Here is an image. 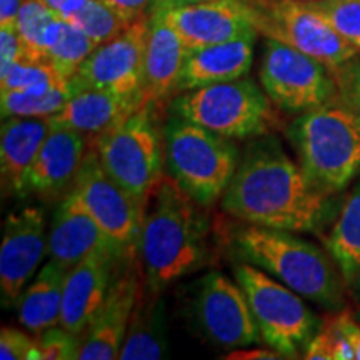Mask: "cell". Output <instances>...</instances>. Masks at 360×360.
<instances>
[{
  "mask_svg": "<svg viewBox=\"0 0 360 360\" xmlns=\"http://www.w3.org/2000/svg\"><path fill=\"white\" fill-rule=\"evenodd\" d=\"M326 197L277 143L262 142L238 162L222 207L245 224L310 232L322 224Z\"/></svg>",
  "mask_w": 360,
  "mask_h": 360,
  "instance_id": "6da1fadb",
  "label": "cell"
},
{
  "mask_svg": "<svg viewBox=\"0 0 360 360\" xmlns=\"http://www.w3.org/2000/svg\"><path fill=\"white\" fill-rule=\"evenodd\" d=\"M200 205L165 175L148 197L139 238V257L150 290H164L205 264L209 224Z\"/></svg>",
  "mask_w": 360,
  "mask_h": 360,
  "instance_id": "7a4b0ae2",
  "label": "cell"
},
{
  "mask_svg": "<svg viewBox=\"0 0 360 360\" xmlns=\"http://www.w3.org/2000/svg\"><path fill=\"white\" fill-rule=\"evenodd\" d=\"M236 250L304 299L327 309L342 305L340 269L322 249L289 231L247 224L236 232Z\"/></svg>",
  "mask_w": 360,
  "mask_h": 360,
  "instance_id": "3957f363",
  "label": "cell"
},
{
  "mask_svg": "<svg viewBox=\"0 0 360 360\" xmlns=\"http://www.w3.org/2000/svg\"><path fill=\"white\" fill-rule=\"evenodd\" d=\"M290 139L300 167L323 195L342 191L360 174V125L340 102L305 112L292 124Z\"/></svg>",
  "mask_w": 360,
  "mask_h": 360,
  "instance_id": "277c9868",
  "label": "cell"
},
{
  "mask_svg": "<svg viewBox=\"0 0 360 360\" xmlns=\"http://www.w3.org/2000/svg\"><path fill=\"white\" fill-rule=\"evenodd\" d=\"M164 152L170 177L204 207L224 195L238 167L237 148L227 137L177 114L165 125Z\"/></svg>",
  "mask_w": 360,
  "mask_h": 360,
  "instance_id": "5b68a950",
  "label": "cell"
},
{
  "mask_svg": "<svg viewBox=\"0 0 360 360\" xmlns=\"http://www.w3.org/2000/svg\"><path fill=\"white\" fill-rule=\"evenodd\" d=\"M154 105L143 103L110 132L89 143L97 150L107 174L143 207L164 177V135L157 125Z\"/></svg>",
  "mask_w": 360,
  "mask_h": 360,
  "instance_id": "8992f818",
  "label": "cell"
},
{
  "mask_svg": "<svg viewBox=\"0 0 360 360\" xmlns=\"http://www.w3.org/2000/svg\"><path fill=\"white\" fill-rule=\"evenodd\" d=\"M236 278L245 292L265 344L283 359L300 357L321 330V321L305 305L302 295L249 262L237 265Z\"/></svg>",
  "mask_w": 360,
  "mask_h": 360,
  "instance_id": "52a82bcc",
  "label": "cell"
},
{
  "mask_svg": "<svg viewBox=\"0 0 360 360\" xmlns=\"http://www.w3.org/2000/svg\"><path fill=\"white\" fill-rule=\"evenodd\" d=\"M265 90L252 79H237L186 90L175 97L174 114L227 139L265 135L274 115Z\"/></svg>",
  "mask_w": 360,
  "mask_h": 360,
  "instance_id": "ba28073f",
  "label": "cell"
},
{
  "mask_svg": "<svg viewBox=\"0 0 360 360\" xmlns=\"http://www.w3.org/2000/svg\"><path fill=\"white\" fill-rule=\"evenodd\" d=\"M259 34L290 45L335 70L359 51L304 0H250Z\"/></svg>",
  "mask_w": 360,
  "mask_h": 360,
  "instance_id": "9c48e42d",
  "label": "cell"
},
{
  "mask_svg": "<svg viewBox=\"0 0 360 360\" xmlns=\"http://www.w3.org/2000/svg\"><path fill=\"white\" fill-rule=\"evenodd\" d=\"M260 82L270 101L287 112H307L337 97L334 72L317 58L274 39L264 44Z\"/></svg>",
  "mask_w": 360,
  "mask_h": 360,
  "instance_id": "30bf717a",
  "label": "cell"
},
{
  "mask_svg": "<svg viewBox=\"0 0 360 360\" xmlns=\"http://www.w3.org/2000/svg\"><path fill=\"white\" fill-rule=\"evenodd\" d=\"M70 191L125 255L139 254L146 207L107 174L92 146H87Z\"/></svg>",
  "mask_w": 360,
  "mask_h": 360,
  "instance_id": "8fae6325",
  "label": "cell"
},
{
  "mask_svg": "<svg viewBox=\"0 0 360 360\" xmlns=\"http://www.w3.org/2000/svg\"><path fill=\"white\" fill-rule=\"evenodd\" d=\"M193 317L202 335L222 349L249 347L262 337L244 289L219 272L197 283Z\"/></svg>",
  "mask_w": 360,
  "mask_h": 360,
  "instance_id": "7c38bea8",
  "label": "cell"
},
{
  "mask_svg": "<svg viewBox=\"0 0 360 360\" xmlns=\"http://www.w3.org/2000/svg\"><path fill=\"white\" fill-rule=\"evenodd\" d=\"M148 15L130 22L120 34L97 45L69 82L75 92L85 89L141 96Z\"/></svg>",
  "mask_w": 360,
  "mask_h": 360,
  "instance_id": "4fadbf2b",
  "label": "cell"
},
{
  "mask_svg": "<svg viewBox=\"0 0 360 360\" xmlns=\"http://www.w3.org/2000/svg\"><path fill=\"white\" fill-rule=\"evenodd\" d=\"M152 13L167 22L191 51L259 34L250 0H202Z\"/></svg>",
  "mask_w": 360,
  "mask_h": 360,
  "instance_id": "5bb4252c",
  "label": "cell"
},
{
  "mask_svg": "<svg viewBox=\"0 0 360 360\" xmlns=\"http://www.w3.org/2000/svg\"><path fill=\"white\" fill-rule=\"evenodd\" d=\"M49 252L44 212L35 207L17 209L4 222L0 245V295L2 307L17 305L27 282Z\"/></svg>",
  "mask_w": 360,
  "mask_h": 360,
  "instance_id": "9a60e30c",
  "label": "cell"
},
{
  "mask_svg": "<svg viewBox=\"0 0 360 360\" xmlns=\"http://www.w3.org/2000/svg\"><path fill=\"white\" fill-rule=\"evenodd\" d=\"M135 255L124 257V265L117 270L109 294L82 335V360L119 359L134 309L142 295Z\"/></svg>",
  "mask_w": 360,
  "mask_h": 360,
  "instance_id": "2e32d148",
  "label": "cell"
},
{
  "mask_svg": "<svg viewBox=\"0 0 360 360\" xmlns=\"http://www.w3.org/2000/svg\"><path fill=\"white\" fill-rule=\"evenodd\" d=\"M122 257L117 250H98L69 269L62 295V327L84 335L109 294L115 264Z\"/></svg>",
  "mask_w": 360,
  "mask_h": 360,
  "instance_id": "e0dca14e",
  "label": "cell"
},
{
  "mask_svg": "<svg viewBox=\"0 0 360 360\" xmlns=\"http://www.w3.org/2000/svg\"><path fill=\"white\" fill-rule=\"evenodd\" d=\"M98 250H117L125 255L70 191L53 215L49 233V255L56 262L72 269Z\"/></svg>",
  "mask_w": 360,
  "mask_h": 360,
  "instance_id": "ac0fdd59",
  "label": "cell"
},
{
  "mask_svg": "<svg viewBox=\"0 0 360 360\" xmlns=\"http://www.w3.org/2000/svg\"><path fill=\"white\" fill-rule=\"evenodd\" d=\"M188 52L191 49L167 22L155 13L148 15L141 85L143 103H157L175 94Z\"/></svg>",
  "mask_w": 360,
  "mask_h": 360,
  "instance_id": "d6986e66",
  "label": "cell"
},
{
  "mask_svg": "<svg viewBox=\"0 0 360 360\" xmlns=\"http://www.w3.org/2000/svg\"><path fill=\"white\" fill-rule=\"evenodd\" d=\"M85 150L87 142L82 134L52 122L30 170L29 193L52 197L72 188Z\"/></svg>",
  "mask_w": 360,
  "mask_h": 360,
  "instance_id": "ffe728a7",
  "label": "cell"
},
{
  "mask_svg": "<svg viewBox=\"0 0 360 360\" xmlns=\"http://www.w3.org/2000/svg\"><path fill=\"white\" fill-rule=\"evenodd\" d=\"M52 127L51 119L7 117L0 130V172L6 195H29L30 170Z\"/></svg>",
  "mask_w": 360,
  "mask_h": 360,
  "instance_id": "44dd1931",
  "label": "cell"
},
{
  "mask_svg": "<svg viewBox=\"0 0 360 360\" xmlns=\"http://www.w3.org/2000/svg\"><path fill=\"white\" fill-rule=\"evenodd\" d=\"M142 105V96H124L110 90L85 89L74 94L64 109L51 117V120L77 130L84 135L89 146L124 122Z\"/></svg>",
  "mask_w": 360,
  "mask_h": 360,
  "instance_id": "7402d4cb",
  "label": "cell"
},
{
  "mask_svg": "<svg viewBox=\"0 0 360 360\" xmlns=\"http://www.w3.org/2000/svg\"><path fill=\"white\" fill-rule=\"evenodd\" d=\"M255 39L257 34L188 52L175 94L245 77L254 62Z\"/></svg>",
  "mask_w": 360,
  "mask_h": 360,
  "instance_id": "603a6c76",
  "label": "cell"
},
{
  "mask_svg": "<svg viewBox=\"0 0 360 360\" xmlns=\"http://www.w3.org/2000/svg\"><path fill=\"white\" fill-rule=\"evenodd\" d=\"M69 269L65 265L51 262L44 265L34 281L22 292L17 309L19 322L32 334H42L47 328L60 326L62 295Z\"/></svg>",
  "mask_w": 360,
  "mask_h": 360,
  "instance_id": "cb8c5ba5",
  "label": "cell"
},
{
  "mask_svg": "<svg viewBox=\"0 0 360 360\" xmlns=\"http://www.w3.org/2000/svg\"><path fill=\"white\" fill-rule=\"evenodd\" d=\"M150 299L141 295L130 319L119 359L122 360H159L169 355L167 321L164 302L159 295Z\"/></svg>",
  "mask_w": 360,
  "mask_h": 360,
  "instance_id": "d4e9b609",
  "label": "cell"
},
{
  "mask_svg": "<svg viewBox=\"0 0 360 360\" xmlns=\"http://www.w3.org/2000/svg\"><path fill=\"white\" fill-rule=\"evenodd\" d=\"M327 249L344 281L352 283L360 269V187L342 205L327 238Z\"/></svg>",
  "mask_w": 360,
  "mask_h": 360,
  "instance_id": "484cf974",
  "label": "cell"
},
{
  "mask_svg": "<svg viewBox=\"0 0 360 360\" xmlns=\"http://www.w3.org/2000/svg\"><path fill=\"white\" fill-rule=\"evenodd\" d=\"M60 24V17L42 0H24L15 29L32 60H47V52Z\"/></svg>",
  "mask_w": 360,
  "mask_h": 360,
  "instance_id": "4316f807",
  "label": "cell"
},
{
  "mask_svg": "<svg viewBox=\"0 0 360 360\" xmlns=\"http://www.w3.org/2000/svg\"><path fill=\"white\" fill-rule=\"evenodd\" d=\"M75 89L70 82H60L44 90L34 92H2L0 105L2 117H39L51 119L65 107V103L74 96Z\"/></svg>",
  "mask_w": 360,
  "mask_h": 360,
  "instance_id": "83f0119b",
  "label": "cell"
},
{
  "mask_svg": "<svg viewBox=\"0 0 360 360\" xmlns=\"http://www.w3.org/2000/svg\"><path fill=\"white\" fill-rule=\"evenodd\" d=\"M97 45L77 27L62 19L58 32L47 52V62L62 77L70 80Z\"/></svg>",
  "mask_w": 360,
  "mask_h": 360,
  "instance_id": "f1b7e54d",
  "label": "cell"
},
{
  "mask_svg": "<svg viewBox=\"0 0 360 360\" xmlns=\"http://www.w3.org/2000/svg\"><path fill=\"white\" fill-rule=\"evenodd\" d=\"M65 22L77 27L96 45L115 37L129 25L103 0H85L82 6L67 17Z\"/></svg>",
  "mask_w": 360,
  "mask_h": 360,
  "instance_id": "f546056e",
  "label": "cell"
},
{
  "mask_svg": "<svg viewBox=\"0 0 360 360\" xmlns=\"http://www.w3.org/2000/svg\"><path fill=\"white\" fill-rule=\"evenodd\" d=\"M69 82L47 60H22L0 74V92H34Z\"/></svg>",
  "mask_w": 360,
  "mask_h": 360,
  "instance_id": "4dcf8cb0",
  "label": "cell"
},
{
  "mask_svg": "<svg viewBox=\"0 0 360 360\" xmlns=\"http://www.w3.org/2000/svg\"><path fill=\"white\" fill-rule=\"evenodd\" d=\"M360 52V0H304Z\"/></svg>",
  "mask_w": 360,
  "mask_h": 360,
  "instance_id": "1f68e13d",
  "label": "cell"
},
{
  "mask_svg": "<svg viewBox=\"0 0 360 360\" xmlns=\"http://www.w3.org/2000/svg\"><path fill=\"white\" fill-rule=\"evenodd\" d=\"M40 360H74L82 349V335L72 334L64 327H52L39 334Z\"/></svg>",
  "mask_w": 360,
  "mask_h": 360,
  "instance_id": "d6a6232c",
  "label": "cell"
},
{
  "mask_svg": "<svg viewBox=\"0 0 360 360\" xmlns=\"http://www.w3.org/2000/svg\"><path fill=\"white\" fill-rule=\"evenodd\" d=\"M337 80V97L360 125V60L354 57L347 64L332 70Z\"/></svg>",
  "mask_w": 360,
  "mask_h": 360,
  "instance_id": "836d02e7",
  "label": "cell"
},
{
  "mask_svg": "<svg viewBox=\"0 0 360 360\" xmlns=\"http://www.w3.org/2000/svg\"><path fill=\"white\" fill-rule=\"evenodd\" d=\"M0 359L2 360H40L37 340L30 339L17 328L0 330Z\"/></svg>",
  "mask_w": 360,
  "mask_h": 360,
  "instance_id": "e575fe53",
  "label": "cell"
},
{
  "mask_svg": "<svg viewBox=\"0 0 360 360\" xmlns=\"http://www.w3.org/2000/svg\"><path fill=\"white\" fill-rule=\"evenodd\" d=\"M22 60H32V58L29 57L15 27L0 29V74Z\"/></svg>",
  "mask_w": 360,
  "mask_h": 360,
  "instance_id": "d590c367",
  "label": "cell"
},
{
  "mask_svg": "<svg viewBox=\"0 0 360 360\" xmlns=\"http://www.w3.org/2000/svg\"><path fill=\"white\" fill-rule=\"evenodd\" d=\"M103 2L115 13H119L127 24H130L141 17L148 15L154 0H103Z\"/></svg>",
  "mask_w": 360,
  "mask_h": 360,
  "instance_id": "8d00e7d4",
  "label": "cell"
},
{
  "mask_svg": "<svg viewBox=\"0 0 360 360\" xmlns=\"http://www.w3.org/2000/svg\"><path fill=\"white\" fill-rule=\"evenodd\" d=\"M302 357L307 360H332L330 323H327L326 327H321V330L310 340Z\"/></svg>",
  "mask_w": 360,
  "mask_h": 360,
  "instance_id": "74e56055",
  "label": "cell"
},
{
  "mask_svg": "<svg viewBox=\"0 0 360 360\" xmlns=\"http://www.w3.org/2000/svg\"><path fill=\"white\" fill-rule=\"evenodd\" d=\"M334 323L337 326V328L347 337V340L352 345L355 359L360 360V326L357 322L350 317L349 312H342L337 315L334 319Z\"/></svg>",
  "mask_w": 360,
  "mask_h": 360,
  "instance_id": "f35d334b",
  "label": "cell"
},
{
  "mask_svg": "<svg viewBox=\"0 0 360 360\" xmlns=\"http://www.w3.org/2000/svg\"><path fill=\"white\" fill-rule=\"evenodd\" d=\"M24 0H0V29L15 27Z\"/></svg>",
  "mask_w": 360,
  "mask_h": 360,
  "instance_id": "ab89813d",
  "label": "cell"
},
{
  "mask_svg": "<svg viewBox=\"0 0 360 360\" xmlns=\"http://www.w3.org/2000/svg\"><path fill=\"white\" fill-rule=\"evenodd\" d=\"M224 359H236V360H270V359H283L276 349L264 350V349H255V350H240L233 349L231 355H224Z\"/></svg>",
  "mask_w": 360,
  "mask_h": 360,
  "instance_id": "60d3db41",
  "label": "cell"
},
{
  "mask_svg": "<svg viewBox=\"0 0 360 360\" xmlns=\"http://www.w3.org/2000/svg\"><path fill=\"white\" fill-rule=\"evenodd\" d=\"M42 2L47 6L51 11L57 13L60 19H67L75 8H79L85 0H42Z\"/></svg>",
  "mask_w": 360,
  "mask_h": 360,
  "instance_id": "b9f144b4",
  "label": "cell"
},
{
  "mask_svg": "<svg viewBox=\"0 0 360 360\" xmlns=\"http://www.w3.org/2000/svg\"><path fill=\"white\" fill-rule=\"evenodd\" d=\"M197 2H202V0H154L150 12H148V13H152L155 11H162V8L188 6V4H197Z\"/></svg>",
  "mask_w": 360,
  "mask_h": 360,
  "instance_id": "7bdbcfd3",
  "label": "cell"
},
{
  "mask_svg": "<svg viewBox=\"0 0 360 360\" xmlns=\"http://www.w3.org/2000/svg\"><path fill=\"white\" fill-rule=\"evenodd\" d=\"M352 283H355V290H357V295H359V299H360V269H359L357 276H355Z\"/></svg>",
  "mask_w": 360,
  "mask_h": 360,
  "instance_id": "ee69618b",
  "label": "cell"
}]
</instances>
